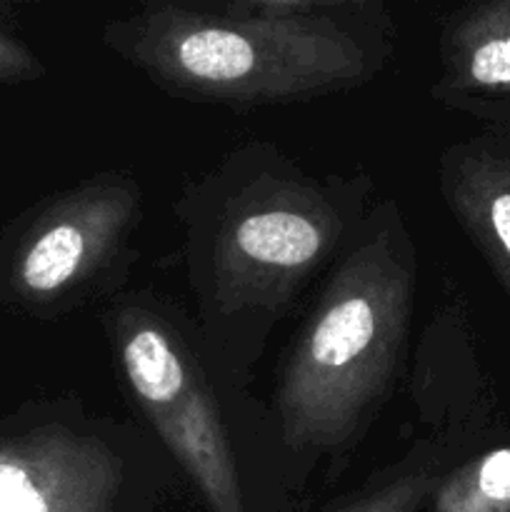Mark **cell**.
Returning <instances> with one entry per match:
<instances>
[{
	"mask_svg": "<svg viewBox=\"0 0 510 512\" xmlns=\"http://www.w3.org/2000/svg\"><path fill=\"white\" fill-rule=\"evenodd\" d=\"M313 3H238L223 13L148 5L108 30V43L168 90L258 105L313 98L368 75L353 33Z\"/></svg>",
	"mask_w": 510,
	"mask_h": 512,
	"instance_id": "obj_1",
	"label": "cell"
},
{
	"mask_svg": "<svg viewBox=\"0 0 510 512\" xmlns=\"http://www.w3.org/2000/svg\"><path fill=\"white\" fill-rule=\"evenodd\" d=\"M413 265L393 230L355 250L325 288L278 390L293 448L350 443L383 400L405 345Z\"/></svg>",
	"mask_w": 510,
	"mask_h": 512,
	"instance_id": "obj_2",
	"label": "cell"
},
{
	"mask_svg": "<svg viewBox=\"0 0 510 512\" xmlns=\"http://www.w3.org/2000/svg\"><path fill=\"white\" fill-rule=\"evenodd\" d=\"M120 363L160 438L213 512H243L238 470L223 420L198 365L165 328L145 318L120 325Z\"/></svg>",
	"mask_w": 510,
	"mask_h": 512,
	"instance_id": "obj_3",
	"label": "cell"
},
{
	"mask_svg": "<svg viewBox=\"0 0 510 512\" xmlns=\"http://www.w3.org/2000/svg\"><path fill=\"white\" fill-rule=\"evenodd\" d=\"M335 238L338 218L308 190L243 195L218 235V298L230 305L280 300L328 255Z\"/></svg>",
	"mask_w": 510,
	"mask_h": 512,
	"instance_id": "obj_4",
	"label": "cell"
},
{
	"mask_svg": "<svg viewBox=\"0 0 510 512\" xmlns=\"http://www.w3.org/2000/svg\"><path fill=\"white\" fill-rule=\"evenodd\" d=\"M120 460L100 440L40 428L0 443V512H108Z\"/></svg>",
	"mask_w": 510,
	"mask_h": 512,
	"instance_id": "obj_5",
	"label": "cell"
},
{
	"mask_svg": "<svg viewBox=\"0 0 510 512\" xmlns=\"http://www.w3.org/2000/svg\"><path fill=\"white\" fill-rule=\"evenodd\" d=\"M135 193L125 185H90L50 210L18 258V283L30 298H58L88 280L133 223Z\"/></svg>",
	"mask_w": 510,
	"mask_h": 512,
	"instance_id": "obj_6",
	"label": "cell"
},
{
	"mask_svg": "<svg viewBox=\"0 0 510 512\" xmlns=\"http://www.w3.org/2000/svg\"><path fill=\"white\" fill-rule=\"evenodd\" d=\"M440 63L435 95L510 135V0L460 8L440 35Z\"/></svg>",
	"mask_w": 510,
	"mask_h": 512,
	"instance_id": "obj_7",
	"label": "cell"
},
{
	"mask_svg": "<svg viewBox=\"0 0 510 512\" xmlns=\"http://www.w3.org/2000/svg\"><path fill=\"white\" fill-rule=\"evenodd\" d=\"M440 190L510 298V135L485 130L445 150Z\"/></svg>",
	"mask_w": 510,
	"mask_h": 512,
	"instance_id": "obj_8",
	"label": "cell"
},
{
	"mask_svg": "<svg viewBox=\"0 0 510 512\" xmlns=\"http://www.w3.org/2000/svg\"><path fill=\"white\" fill-rule=\"evenodd\" d=\"M433 512H510V445H493L443 473Z\"/></svg>",
	"mask_w": 510,
	"mask_h": 512,
	"instance_id": "obj_9",
	"label": "cell"
},
{
	"mask_svg": "<svg viewBox=\"0 0 510 512\" xmlns=\"http://www.w3.org/2000/svg\"><path fill=\"white\" fill-rule=\"evenodd\" d=\"M440 470L443 463L438 458L400 468V473H395L388 483L373 488L343 512H415L425 500L433 498L443 478Z\"/></svg>",
	"mask_w": 510,
	"mask_h": 512,
	"instance_id": "obj_10",
	"label": "cell"
},
{
	"mask_svg": "<svg viewBox=\"0 0 510 512\" xmlns=\"http://www.w3.org/2000/svg\"><path fill=\"white\" fill-rule=\"evenodd\" d=\"M43 73L38 58L28 48L0 30V80H25Z\"/></svg>",
	"mask_w": 510,
	"mask_h": 512,
	"instance_id": "obj_11",
	"label": "cell"
}]
</instances>
